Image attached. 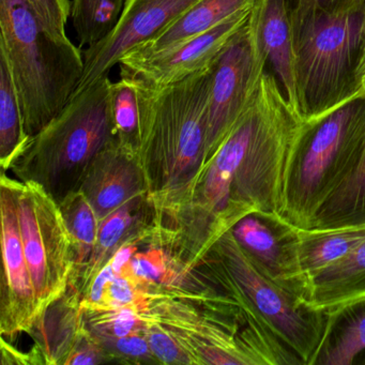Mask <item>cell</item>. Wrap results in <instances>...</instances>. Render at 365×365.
Here are the masks:
<instances>
[{"mask_svg":"<svg viewBox=\"0 0 365 365\" xmlns=\"http://www.w3.org/2000/svg\"><path fill=\"white\" fill-rule=\"evenodd\" d=\"M303 123L274 74L264 70L245 110L168 215L190 249L204 255L250 213L281 215L286 165Z\"/></svg>","mask_w":365,"mask_h":365,"instance_id":"obj_1","label":"cell"},{"mask_svg":"<svg viewBox=\"0 0 365 365\" xmlns=\"http://www.w3.org/2000/svg\"><path fill=\"white\" fill-rule=\"evenodd\" d=\"M211 65L164 87L133 78L140 113L138 159L155 217L172 212L181 204L204 163Z\"/></svg>","mask_w":365,"mask_h":365,"instance_id":"obj_2","label":"cell"},{"mask_svg":"<svg viewBox=\"0 0 365 365\" xmlns=\"http://www.w3.org/2000/svg\"><path fill=\"white\" fill-rule=\"evenodd\" d=\"M0 55L33 138L73 97L84 74V54L67 35L46 29L24 0H0Z\"/></svg>","mask_w":365,"mask_h":365,"instance_id":"obj_3","label":"cell"},{"mask_svg":"<svg viewBox=\"0 0 365 365\" xmlns=\"http://www.w3.org/2000/svg\"><path fill=\"white\" fill-rule=\"evenodd\" d=\"M365 153V98L303 123L284 176L281 217L312 228L320 209L360 165Z\"/></svg>","mask_w":365,"mask_h":365,"instance_id":"obj_4","label":"cell"},{"mask_svg":"<svg viewBox=\"0 0 365 365\" xmlns=\"http://www.w3.org/2000/svg\"><path fill=\"white\" fill-rule=\"evenodd\" d=\"M110 86L106 76L72 98L12 164L16 178L36 183L57 202L80 189L96 155L117 140Z\"/></svg>","mask_w":365,"mask_h":365,"instance_id":"obj_5","label":"cell"},{"mask_svg":"<svg viewBox=\"0 0 365 365\" xmlns=\"http://www.w3.org/2000/svg\"><path fill=\"white\" fill-rule=\"evenodd\" d=\"M200 264L224 292L301 363L311 365L326 327L327 312L305 303L260 272L232 230L215 243Z\"/></svg>","mask_w":365,"mask_h":365,"instance_id":"obj_6","label":"cell"},{"mask_svg":"<svg viewBox=\"0 0 365 365\" xmlns=\"http://www.w3.org/2000/svg\"><path fill=\"white\" fill-rule=\"evenodd\" d=\"M299 113L305 123L356 99V70L365 29V8L315 14L292 22Z\"/></svg>","mask_w":365,"mask_h":365,"instance_id":"obj_7","label":"cell"},{"mask_svg":"<svg viewBox=\"0 0 365 365\" xmlns=\"http://www.w3.org/2000/svg\"><path fill=\"white\" fill-rule=\"evenodd\" d=\"M7 179L16 198L40 317L69 288L76 264L73 242L56 200L36 183L9 176Z\"/></svg>","mask_w":365,"mask_h":365,"instance_id":"obj_8","label":"cell"},{"mask_svg":"<svg viewBox=\"0 0 365 365\" xmlns=\"http://www.w3.org/2000/svg\"><path fill=\"white\" fill-rule=\"evenodd\" d=\"M267 63L254 44L249 21L211 65L208 133L204 165L245 110Z\"/></svg>","mask_w":365,"mask_h":365,"instance_id":"obj_9","label":"cell"},{"mask_svg":"<svg viewBox=\"0 0 365 365\" xmlns=\"http://www.w3.org/2000/svg\"><path fill=\"white\" fill-rule=\"evenodd\" d=\"M197 1L200 0H125L114 29L83 53L84 74L73 97L100 78L108 76L125 55L168 31Z\"/></svg>","mask_w":365,"mask_h":365,"instance_id":"obj_10","label":"cell"},{"mask_svg":"<svg viewBox=\"0 0 365 365\" xmlns=\"http://www.w3.org/2000/svg\"><path fill=\"white\" fill-rule=\"evenodd\" d=\"M3 275L0 284V331L14 337L33 328L39 318L37 299L21 237L16 198L6 172L0 182Z\"/></svg>","mask_w":365,"mask_h":365,"instance_id":"obj_11","label":"cell"},{"mask_svg":"<svg viewBox=\"0 0 365 365\" xmlns=\"http://www.w3.org/2000/svg\"><path fill=\"white\" fill-rule=\"evenodd\" d=\"M232 232L260 272L304 302L309 282L299 262L296 226L279 215L253 212L242 217Z\"/></svg>","mask_w":365,"mask_h":365,"instance_id":"obj_12","label":"cell"},{"mask_svg":"<svg viewBox=\"0 0 365 365\" xmlns=\"http://www.w3.org/2000/svg\"><path fill=\"white\" fill-rule=\"evenodd\" d=\"M251 10H243L211 31L165 52L125 55L119 63L120 76H132L151 86L164 87L206 69L232 36L247 24Z\"/></svg>","mask_w":365,"mask_h":365,"instance_id":"obj_13","label":"cell"},{"mask_svg":"<svg viewBox=\"0 0 365 365\" xmlns=\"http://www.w3.org/2000/svg\"><path fill=\"white\" fill-rule=\"evenodd\" d=\"M81 191L100 222L128 202L148 197V185L138 153L114 140L102 149L87 170Z\"/></svg>","mask_w":365,"mask_h":365,"instance_id":"obj_14","label":"cell"},{"mask_svg":"<svg viewBox=\"0 0 365 365\" xmlns=\"http://www.w3.org/2000/svg\"><path fill=\"white\" fill-rule=\"evenodd\" d=\"M249 27L258 54L267 65L271 66L284 96L300 116L289 0H255L250 14Z\"/></svg>","mask_w":365,"mask_h":365,"instance_id":"obj_15","label":"cell"},{"mask_svg":"<svg viewBox=\"0 0 365 365\" xmlns=\"http://www.w3.org/2000/svg\"><path fill=\"white\" fill-rule=\"evenodd\" d=\"M85 327L80 294L68 288L42 313L29 333L35 337L34 350L42 363L65 364Z\"/></svg>","mask_w":365,"mask_h":365,"instance_id":"obj_16","label":"cell"},{"mask_svg":"<svg viewBox=\"0 0 365 365\" xmlns=\"http://www.w3.org/2000/svg\"><path fill=\"white\" fill-rule=\"evenodd\" d=\"M326 312L324 335L311 365H365V298Z\"/></svg>","mask_w":365,"mask_h":365,"instance_id":"obj_17","label":"cell"},{"mask_svg":"<svg viewBox=\"0 0 365 365\" xmlns=\"http://www.w3.org/2000/svg\"><path fill=\"white\" fill-rule=\"evenodd\" d=\"M153 223V209L148 197L140 198L123 205L100 222L97 245L91 262L82 273L69 284L70 289L80 294L86 292L91 282L108 264L125 241Z\"/></svg>","mask_w":365,"mask_h":365,"instance_id":"obj_18","label":"cell"},{"mask_svg":"<svg viewBox=\"0 0 365 365\" xmlns=\"http://www.w3.org/2000/svg\"><path fill=\"white\" fill-rule=\"evenodd\" d=\"M365 298V240L309 281L304 303L309 309L326 312Z\"/></svg>","mask_w":365,"mask_h":365,"instance_id":"obj_19","label":"cell"},{"mask_svg":"<svg viewBox=\"0 0 365 365\" xmlns=\"http://www.w3.org/2000/svg\"><path fill=\"white\" fill-rule=\"evenodd\" d=\"M254 3L255 0H200L168 31L130 53L151 55L165 52L211 31L235 14L250 9Z\"/></svg>","mask_w":365,"mask_h":365,"instance_id":"obj_20","label":"cell"},{"mask_svg":"<svg viewBox=\"0 0 365 365\" xmlns=\"http://www.w3.org/2000/svg\"><path fill=\"white\" fill-rule=\"evenodd\" d=\"M299 262L309 282L365 240V227L298 228Z\"/></svg>","mask_w":365,"mask_h":365,"instance_id":"obj_21","label":"cell"},{"mask_svg":"<svg viewBox=\"0 0 365 365\" xmlns=\"http://www.w3.org/2000/svg\"><path fill=\"white\" fill-rule=\"evenodd\" d=\"M31 140L25 130L11 72L7 61L0 55V165L3 172L10 170Z\"/></svg>","mask_w":365,"mask_h":365,"instance_id":"obj_22","label":"cell"},{"mask_svg":"<svg viewBox=\"0 0 365 365\" xmlns=\"http://www.w3.org/2000/svg\"><path fill=\"white\" fill-rule=\"evenodd\" d=\"M58 205L76 253V264L70 277L71 282L84 271L91 262L97 245L100 220L81 190L71 192Z\"/></svg>","mask_w":365,"mask_h":365,"instance_id":"obj_23","label":"cell"},{"mask_svg":"<svg viewBox=\"0 0 365 365\" xmlns=\"http://www.w3.org/2000/svg\"><path fill=\"white\" fill-rule=\"evenodd\" d=\"M365 227V153L349 179L320 209L312 228Z\"/></svg>","mask_w":365,"mask_h":365,"instance_id":"obj_24","label":"cell"},{"mask_svg":"<svg viewBox=\"0 0 365 365\" xmlns=\"http://www.w3.org/2000/svg\"><path fill=\"white\" fill-rule=\"evenodd\" d=\"M125 0H73L71 18L81 46H93L108 36L120 18Z\"/></svg>","mask_w":365,"mask_h":365,"instance_id":"obj_25","label":"cell"},{"mask_svg":"<svg viewBox=\"0 0 365 365\" xmlns=\"http://www.w3.org/2000/svg\"><path fill=\"white\" fill-rule=\"evenodd\" d=\"M110 86V112L117 142L138 153L140 147V113L135 80L129 76Z\"/></svg>","mask_w":365,"mask_h":365,"instance_id":"obj_26","label":"cell"},{"mask_svg":"<svg viewBox=\"0 0 365 365\" xmlns=\"http://www.w3.org/2000/svg\"><path fill=\"white\" fill-rule=\"evenodd\" d=\"M83 315L87 329L100 343L144 333L146 328L142 314L135 307L83 311Z\"/></svg>","mask_w":365,"mask_h":365,"instance_id":"obj_27","label":"cell"},{"mask_svg":"<svg viewBox=\"0 0 365 365\" xmlns=\"http://www.w3.org/2000/svg\"><path fill=\"white\" fill-rule=\"evenodd\" d=\"M144 318V317H143ZM145 334L158 363L162 364H193L187 352L161 324L145 319Z\"/></svg>","mask_w":365,"mask_h":365,"instance_id":"obj_28","label":"cell"},{"mask_svg":"<svg viewBox=\"0 0 365 365\" xmlns=\"http://www.w3.org/2000/svg\"><path fill=\"white\" fill-rule=\"evenodd\" d=\"M101 344L117 362L158 363L145 332L128 335Z\"/></svg>","mask_w":365,"mask_h":365,"instance_id":"obj_29","label":"cell"},{"mask_svg":"<svg viewBox=\"0 0 365 365\" xmlns=\"http://www.w3.org/2000/svg\"><path fill=\"white\" fill-rule=\"evenodd\" d=\"M46 29L58 35H66V25L71 16L70 0H24Z\"/></svg>","mask_w":365,"mask_h":365,"instance_id":"obj_30","label":"cell"},{"mask_svg":"<svg viewBox=\"0 0 365 365\" xmlns=\"http://www.w3.org/2000/svg\"><path fill=\"white\" fill-rule=\"evenodd\" d=\"M292 21L315 14H343L364 9L365 0H289Z\"/></svg>","mask_w":365,"mask_h":365,"instance_id":"obj_31","label":"cell"},{"mask_svg":"<svg viewBox=\"0 0 365 365\" xmlns=\"http://www.w3.org/2000/svg\"><path fill=\"white\" fill-rule=\"evenodd\" d=\"M356 93L358 98H365V29L359 55L358 67L356 70Z\"/></svg>","mask_w":365,"mask_h":365,"instance_id":"obj_32","label":"cell"}]
</instances>
